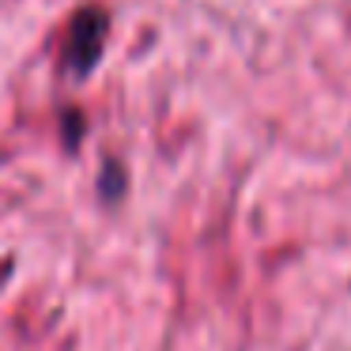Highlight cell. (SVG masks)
I'll return each mask as SVG.
<instances>
[{"label":"cell","mask_w":351,"mask_h":351,"mask_svg":"<svg viewBox=\"0 0 351 351\" xmlns=\"http://www.w3.org/2000/svg\"><path fill=\"white\" fill-rule=\"evenodd\" d=\"M106 31H110L106 8H99V4H84V8H76L69 31H64V42H61V57H57L61 69L69 72V76L84 80L87 72L99 64L102 49H106Z\"/></svg>","instance_id":"obj_1"}]
</instances>
